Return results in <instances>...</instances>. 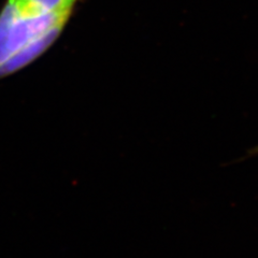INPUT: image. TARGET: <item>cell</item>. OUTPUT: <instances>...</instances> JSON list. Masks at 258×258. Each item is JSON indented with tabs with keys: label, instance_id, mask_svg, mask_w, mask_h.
Returning a JSON list of instances; mask_svg holds the SVG:
<instances>
[{
	"label": "cell",
	"instance_id": "obj_1",
	"mask_svg": "<svg viewBox=\"0 0 258 258\" xmlns=\"http://www.w3.org/2000/svg\"><path fill=\"white\" fill-rule=\"evenodd\" d=\"M80 0H62L55 10L39 13L23 0H6L0 10V67L54 28L64 29Z\"/></svg>",
	"mask_w": 258,
	"mask_h": 258
},
{
	"label": "cell",
	"instance_id": "obj_2",
	"mask_svg": "<svg viewBox=\"0 0 258 258\" xmlns=\"http://www.w3.org/2000/svg\"><path fill=\"white\" fill-rule=\"evenodd\" d=\"M24 2L39 12L47 13L55 10L62 0H24Z\"/></svg>",
	"mask_w": 258,
	"mask_h": 258
},
{
	"label": "cell",
	"instance_id": "obj_3",
	"mask_svg": "<svg viewBox=\"0 0 258 258\" xmlns=\"http://www.w3.org/2000/svg\"><path fill=\"white\" fill-rule=\"evenodd\" d=\"M257 155H258V144L255 145V147H253L252 149H249V150L246 152V154H245L244 158L253 157V156H257ZM244 158H242V159H244Z\"/></svg>",
	"mask_w": 258,
	"mask_h": 258
}]
</instances>
